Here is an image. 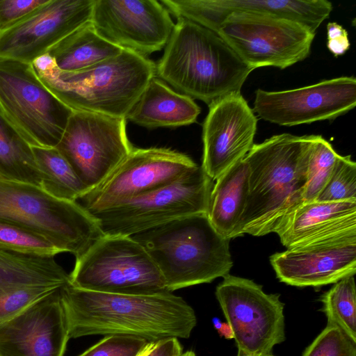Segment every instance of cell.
<instances>
[{"label": "cell", "mask_w": 356, "mask_h": 356, "mask_svg": "<svg viewBox=\"0 0 356 356\" xmlns=\"http://www.w3.org/2000/svg\"><path fill=\"white\" fill-rule=\"evenodd\" d=\"M348 35V31L342 26L336 22H329L327 24V40Z\"/></svg>", "instance_id": "obj_38"}, {"label": "cell", "mask_w": 356, "mask_h": 356, "mask_svg": "<svg viewBox=\"0 0 356 356\" xmlns=\"http://www.w3.org/2000/svg\"><path fill=\"white\" fill-rule=\"evenodd\" d=\"M47 0H0V30L14 24Z\"/></svg>", "instance_id": "obj_35"}, {"label": "cell", "mask_w": 356, "mask_h": 356, "mask_svg": "<svg viewBox=\"0 0 356 356\" xmlns=\"http://www.w3.org/2000/svg\"><path fill=\"white\" fill-rule=\"evenodd\" d=\"M131 237L150 255L170 292L224 277L233 266L230 239L216 232L207 213L181 217Z\"/></svg>", "instance_id": "obj_5"}, {"label": "cell", "mask_w": 356, "mask_h": 356, "mask_svg": "<svg viewBox=\"0 0 356 356\" xmlns=\"http://www.w3.org/2000/svg\"><path fill=\"white\" fill-rule=\"evenodd\" d=\"M355 275H348L325 293L321 298L322 311L328 325L343 330L356 341V289Z\"/></svg>", "instance_id": "obj_28"}, {"label": "cell", "mask_w": 356, "mask_h": 356, "mask_svg": "<svg viewBox=\"0 0 356 356\" xmlns=\"http://www.w3.org/2000/svg\"><path fill=\"white\" fill-rule=\"evenodd\" d=\"M60 288H22L0 293V322L17 315Z\"/></svg>", "instance_id": "obj_33"}, {"label": "cell", "mask_w": 356, "mask_h": 356, "mask_svg": "<svg viewBox=\"0 0 356 356\" xmlns=\"http://www.w3.org/2000/svg\"><path fill=\"white\" fill-rule=\"evenodd\" d=\"M32 65L42 83L73 111L124 118L156 76L151 60L128 49L76 72L59 70L48 54Z\"/></svg>", "instance_id": "obj_4"}, {"label": "cell", "mask_w": 356, "mask_h": 356, "mask_svg": "<svg viewBox=\"0 0 356 356\" xmlns=\"http://www.w3.org/2000/svg\"><path fill=\"white\" fill-rule=\"evenodd\" d=\"M42 175L41 188L51 195L77 202L87 191L72 165L56 147H31Z\"/></svg>", "instance_id": "obj_27"}, {"label": "cell", "mask_w": 356, "mask_h": 356, "mask_svg": "<svg viewBox=\"0 0 356 356\" xmlns=\"http://www.w3.org/2000/svg\"><path fill=\"white\" fill-rule=\"evenodd\" d=\"M261 356H274L273 354H268V355H261Z\"/></svg>", "instance_id": "obj_43"}, {"label": "cell", "mask_w": 356, "mask_h": 356, "mask_svg": "<svg viewBox=\"0 0 356 356\" xmlns=\"http://www.w3.org/2000/svg\"><path fill=\"white\" fill-rule=\"evenodd\" d=\"M213 323L220 335L223 336L227 339H234L232 330L227 322L222 323L219 319L214 318Z\"/></svg>", "instance_id": "obj_39"}, {"label": "cell", "mask_w": 356, "mask_h": 356, "mask_svg": "<svg viewBox=\"0 0 356 356\" xmlns=\"http://www.w3.org/2000/svg\"><path fill=\"white\" fill-rule=\"evenodd\" d=\"M302 356H356V341L339 327L327 324Z\"/></svg>", "instance_id": "obj_32"}, {"label": "cell", "mask_w": 356, "mask_h": 356, "mask_svg": "<svg viewBox=\"0 0 356 356\" xmlns=\"http://www.w3.org/2000/svg\"><path fill=\"white\" fill-rule=\"evenodd\" d=\"M90 22L106 41L144 56L165 47L175 24L156 0H95Z\"/></svg>", "instance_id": "obj_15"}, {"label": "cell", "mask_w": 356, "mask_h": 356, "mask_svg": "<svg viewBox=\"0 0 356 356\" xmlns=\"http://www.w3.org/2000/svg\"><path fill=\"white\" fill-rule=\"evenodd\" d=\"M249 173L243 159L216 179L212 187L207 214L213 228L224 238L238 236L248 195Z\"/></svg>", "instance_id": "obj_23"}, {"label": "cell", "mask_w": 356, "mask_h": 356, "mask_svg": "<svg viewBox=\"0 0 356 356\" xmlns=\"http://www.w3.org/2000/svg\"><path fill=\"white\" fill-rule=\"evenodd\" d=\"M252 70L215 32L179 19L156 65L175 90L208 106L241 89Z\"/></svg>", "instance_id": "obj_3"}, {"label": "cell", "mask_w": 356, "mask_h": 356, "mask_svg": "<svg viewBox=\"0 0 356 356\" xmlns=\"http://www.w3.org/2000/svg\"><path fill=\"white\" fill-rule=\"evenodd\" d=\"M69 335H128L147 341L188 339L197 325L193 307L165 291L150 294L89 291L67 284L60 289Z\"/></svg>", "instance_id": "obj_1"}, {"label": "cell", "mask_w": 356, "mask_h": 356, "mask_svg": "<svg viewBox=\"0 0 356 356\" xmlns=\"http://www.w3.org/2000/svg\"><path fill=\"white\" fill-rule=\"evenodd\" d=\"M0 178L42 186L31 146L1 112Z\"/></svg>", "instance_id": "obj_26"}, {"label": "cell", "mask_w": 356, "mask_h": 356, "mask_svg": "<svg viewBox=\"0 0 356 356\" xmlns=\"http://www.w3.org/2000/svg\"><path fill=\"white\" fill-rule=\"evenodd\" d=\"M275 233L286 249L356 234V200L304 202Z\"/></svg>", "instance_id": "obj_21"}, {"label": "cell", "mask_w": 356, "mask_h": 356, "mask_svg": "<svg viewBox=\"0 0 356 356\" xmlns=\"http://www.w3.org/2000/svg\"><path fill=\"white\" fill-rule=\"evenodd\" d=\"M155 341H149L144 347V348L141 350V352L138 355V356H147L149 352L152 350L153 347L154 346Z\"/></svg>", "instance_id": "obj_40"}, {"label": "cell", "mask_w": 356, "mask_h": 356, "mask_svg": "<svg viewBox=\"0 0 356 356\" xmlns=\"http://www.w3.org/2000/svg\"><path fill=\"white\" fill-rule=\"evenodd\" d=\"M147 341L128 335H107L79 356H138Z\"/></svg>", "instance_id": "obj_34"}, {"label": "cell", "mask_w": 356, "mask_h": 356, "mask_svg": "<svg viewBox=\"0 0 356 356\" xmlns=\"http://www.w3.org/2000/svg\"><path fill=\"white\" fill-rule=\"evenodd\" d=\"M339 154L321 135H311L304 202L316 200L326 184Z\"/></svg>", "instance_id": "obj_29"}, {"label": "cell", "mask_w": 356, "mask_h": 356, "mask_svg": "<svg viewBox=\"0 0 356 356\" xmlns=\"http://www.w3.org/2000/svg\"><path fill=\"white\" fill-rule=\"evenodd\" d=\"M60 289L0 322V356H63L69 335Z\"/></svg>", "instance_id": "obj_18"}, {"label": "cell", "mask_w": 356, "mask_h": 356, "mask_svg": "<svg viewBox=\"0 0 356 356\" xmlns=\"http://www.w3.org/2000/svg\"><path fill=\"white\" fill-rule=\"evenodd\" d=\"M213 180L197 165L172 184L90 213L104 235L131 236L168 221L207 213Z\"/></svg>", "instance_id": "obj_9"}, {"label": "cell", "mask_w": 356, "mask_h": 356, "mask_svg": "<svg viewBox=\"0 0 356 356\" xmlns=\"http://www.w3.org/2000/svg\"><path fill=\"white\" fill-rule=\"evenodd\" d=\"M353 200H356V163L350 155H339L326 184L315 201L330 202Z\"/></svg>", "instance_id": "obj_31"}, {"label": "cell", "mask_w": 356, "mask_h": 356, "mask_svg": "<svg viewBox=\"0 0 356 356\" xmlns=\"http://www.w3.org/2000/svg\"><path fill=\"white\" fill-rule=\"evenodd\" d=\"M0 222L43 238L75 258L103 236L95 217L77 202L40 187L0 178Z\"/></svg>", "instance_id": "obj_6"}, {"label": "cell", "mask_w": 356, "mask_h": 356, "mask_svg": "<svg viewBox=\"0 0 356 356\" xmlns=\"http://www.w3.org/2000/svg\"><path fill=\"white\" fill-rule=\"evenodd\" d=\"M350 47L348 35H343L336 38L327 40V47L328 50L335 56L344 54Z\"/></svg>", "instance_id": "obj_37"}, {"label": "cell", "mask_w": 356, "mask_h": 356, "mask_svg": "<svg viewBox=\"0 0 356 356\" xmlns=\"http://www.w3.org/2000/svg\"><path fill=\"white\" fill-rule=\"evenodd\" d=\"M216 297L230 325L238 350L250 356L272 354L285 337L284 304L251 280L228 274Z\"/></svg>", "instance_id": "obj_11"}, {"label": "cell", "mask_w": 356, "mask_h": 356, "mask_svg": "<svg viewBox=\"0 0 356 356\" xmlns=\"http://www.w3.org/2000/svg\"><path fill=\"white\" fill-rule=\"evenodd\" d=\"M95 0H47L0 30V58L32 63L90 22Z\"/></svg>", "instance_id": "obj_16"}, {"label": "cell", "mask_w": 356, "mask_h": 356, "mask_svg": "<svg viewBox=\"0 0 356 356\" xmlns=\"http://www.w3.org/2000/svg\"><path fill=\"white\" fill-rule=\"evenodd\" d=\"M0 249L22 254L54 257L63 252L43 238L3 222H0Z\"/></svg>", "instance_id": "obj_30"}, {"label": "cell", "mask_w": 356, "mask_h": 356, "mask_svg": "<svg viewBox=\"0 0 356 356\" xmlns=\"http://www.w3.org/2000/svg\"><path fill=\"white\" fill-rule=\"evenodd\" d=\"M69 275L70 284L89 291L131 294L168 291L150 255L131 236H102L76 257Z\"/></svg>", "instance_id": "obj_7"}, {"label": "cell", "mask_w": 356, "mask_h": 356, "mask_svg": "<svg viewBox=\"0 0 356 356\" xmlns=\"http://www.w3.org/2000/svg\"><path fill=\"white\" fill-rule=\"evenodd\" d=\"M181 356H196L195 353L192 350H188L186 352H183Z\"/></svg>", "instance_id": "obj_41"}, {"label": "cell", "mask_w": 356, "mask_h": 356, "mask_svg": "<svg viewBox=\"0 0 356 356\" xmlns=\"http://www.w3.org/2000/svg\"><path fill=\"white\" fill-rule=\"evenodd\" d=\"M257 118L240 93L209 105L202 125V167L213 180L244 159L254 145Z\"/></svg>", "instance_id": "obj_17"}, {"label": "cell", "mask_w": 356, "mask_h": 356, "mask_svg": "<svg viewBox=\"0 0 356 356\" xmlns=\"http://www.w3.org/2000/svg\"><path fill=\"white\" fill-rule=\"evenodd\" d=\"M236 356H250V355H248L246 353H243L241 350H238L237 355Z\"/></svg>", "instance_id": "obj_42"}, {"label": "cell", "mask_w": 356, "mask_h": 356, "mask_svg": "<svg viewBox=\"0 0 356 356\" xmlns=\"http://www.w3.org/2000/svg\"><path fill=\"white\" fill-rule=\"evenodd\" d=\"M216 33L252 70H284L302 61L310 54L316 35L298 22L248 12L228 15Z\"/></svg>", "instance_id": "obj_10"}, {"label": "cell", "mask_w": 356, "mask_h": 356, "mask_svg": "<svg viewBox=\"0 0 356 356\" xmlns=\"http://www.w3.org/2000/svg\"><path fill=\"white\" fill-rule=\"evenodd\" d=\"M311 135H275L254 144L244 157L249 191L238 236L276 232L303 201Z\"/></svg>", "instance_id": "obj_2"}, {"label": "cell", "mask_w": 356, "mask_h": 356, "mask_svg": "<svg viewBox=\"0 0 356 356\" xmlns=\"http://www.w3.org/2000/svg\"><path fill=\"white\" fill-rule=\"evenodd\" d=\"M0 112L31 147H56L73 111L42 83L32 63L0 58Z\"/></svg>", "instance_id": "obj_8"}, {"label": "cell", "mask_w": 356, "mask_h": 356, "mask_svg": "<svg viewBox=\"0 0 356 356\" xmlns=\"http://www.w3.org/2000/svg\"><path fill=\"white\" fill-rule=\"evenodd\" d=\"M126 122L124 118L87 111H73L70 116L56 148L88 191L99 184L133 149Z\"/></svg>", "instance_id": "obj_12"}, {"label": "cell", "mask_w": 356, "mask_h": 356, "mask_svg": "<svg viewBox=\"0 0 356 356\" xmlns=\"http://www.w3.org/2000/svg\"><path fill=\"white\" fill-rule=\"evenodd\" d=\"M253 111L265 121L281 126L332 120L356 106V79L341 76L282 91L255 92Z\"/></svg>", "instance_id": "obj_14"}, {"label": "cell", "mask_w": 356, "mask_h": 356, "mask_svg": "<svg viewBox=\"0 0 356 356\" xmlns=\"http://www.w3.org/2000/svg\"><path fill=\"white\" fill-rule=\"evenodd\" d=\"M280 282L295 286L334 284L356 272V234L287 248L270 257Z\"/></svg>", "instance_id": "obj_19"}, {"label": "cell", "mask_w": 356, "mask_h": 356, "mask_svg": "<svg viewBox=\"0 0 356 356\" xmlns=\"http://www.w3.org/2000/svg\"><path fill=\"white\" fill-rule=\"evenodd\" d=\"M197 164L188 155L165 147L136 148L77 202L89 213L125 202L168 186Z\"/></svg>", "instance_id": "obj_13"}, {"label": "cell", "mask_w": 356, "mask_h": 356, "mask_svg": "<svg viewBox=\"0 0 356 356\" xmlns=\"http://www.w3.org/2000/svg\"><path fill=\"white\" fill-rule=\"evenodd\" d=\"M69 284V274L54 257L0 249V293L22 288H62Z\"/></svg>", "instance_id": "obj_24"}, {"label": "cell", "mask_w": 356, "mask_h": 356, "mask_svg": "<svg viewBox=\"0 0 356 356\" xmlns=\"http://www.w3.org/2000/svg\"><path fill=\"white\" fill-rule=\"evenodd\" d=\"M183 348L176 337H168L155 341L147 356H181Z\"/></svg>", "instance_id": "obj_36"}, {"label": "cell", "mask_w": 356, "mask_h": 356, "mask_svg": "<svg viewBox=\"0 0 356 356\" xmlns=\"http://www.w3.org/2000/svg\"><path fill=\"white\" fill-rule=\"evenodd\" d=\"M122 50L101 37L89 22L56 44L47 54L59 70L76 72L115 56Z\"/></svg>", "instance_id": "obj_25"}, {"label": "cell", "mask_w": 356, "mask_h": 356, "mask_svg": "<svg viewBox=\"0 0 356 356\" xmlns=\"http://www.w3.org/2000/svg\"><path fill=\"white\" fill-rule=\"evenodd\" d=\"M169 13L215 33L233 13L275 15L298 22L314 33L327 19L332 4L327 0H161Z\"/></svg>", "instance_id": "obj_20"}, {"label": "cell", "mask_w": 356, "mask_h": 356, "mask_svg": "<svg viewBox=\"0 0 356 356\" xmlns=\"http://www.w3.org/2000/svg\"><path fill=\"white\" fill-rule=\"evenodd\" d=\"M200 108L190 97L171 88L155 76L126 116L147 128L179 127L196 122Z\"/></svg>", "instance_id": "obj_22"}]
</instances>
